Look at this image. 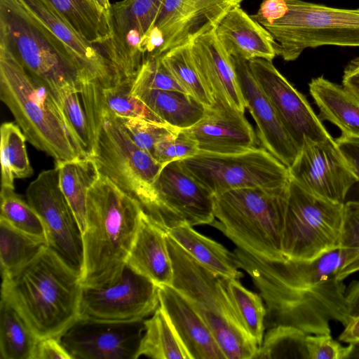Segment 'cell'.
Here are the masks:
<instances>
[{
	"mask_svg": "<svg viewBox=\"0 0 359 359\" xmlns=\"http://www.w3.org/2000/svg\"><path fill=\"white\" fill-rule=\"evenodd\" d=\"M140 203L100 175L87 196L83 234L84 287H100L121 274L143 212Z\"/></svg>",
	"mask_w": 359,
	"mask_h": 359,
	"instance_id": "obj_1",
	"label": "cell"
},
{
	"mask_svg": "<svg viewBox=\"0 0 359 359\" xmlns=\"http://www.w3.org/2000/svg\"><path fill=\"white\" fill-rule=\"evenodd\" d=\"M81 276L46 247L11 276L2 278L1 297L40 338H59L79 318Z\"/></svg>",
	"mask_w": 359,
	"mask_h": 359,
	"instance_id": "obj_2",
	"label": "cell"
},
{
	"mask_svg": "<svg viewBox=\"0 0 359 359\" xmlns=\"http://www.w3.org/2000/svg\"><path fill=\"white\" fill-rule=\"evenodd\" d=\"M0 99L35 148L53 157L55 163L81 158L52 91L2 46Z\"/></svg>",
	"mask_w": 359,
	"mask_h": 359,
	"instance_id": "obj_3",
	"label": "cell"
},
{
	"mask_svg": "<svg viewBox=\"0 0 359 359\" xmlns=\"http://www.w3.org/2000/svg\"><path fill=\"white\" fill-rule=\"evenodd\" d=\"M0 46L54 96L93 81L65 45L16 0H0Z\"/></svg>",
	"mask_w": 359,
	"mask_h": 359,
	"instance_id": "obj_4",
	"label": "cell"
},
{
	"mask_svg": "<svg viewBox=\"0 0 359 359\" xmlns=\"http://www.w3.org/2000/svg\"><path fill=\"white\" fill-rule=\"evenodd\" d=\"M288 194L289 183L273 189L242 188L215 195L217 221L213 224L241 250L270 260H287L282 242Z\"/></svg>",
	"mask_w": 359,
	"mask_h": 359,
	"instance_id": "obj_5",
	"label": "cell"
},
{
	"mask_svg": "<svg viewBox=\"0 0 359 359\" xmlns=\"http://www.w3.org/2000/svg\"><path fill=\"white\" fill-rule=\"evenodd\" d=\"M86 116L93 141L91 158L100 174L144 208L153 200L154 184L163 165L135 144L116 116Z\"/></svg>",
	"mask_w": 359,
	"mask_h": 359,
	"instance_id": "obj_6",
	"label": "cell"
},
{
	"mask_svg": "<svg viewBox=\"0 0 359 359\" xmlns=\"http://www.w3.org/2000/svg\"><path fill=\"white\" fill-rule=\"evenodd\" d=\"M286 1L283 15L264 26L278 43V55L284 60H295L306 48L327 45L359 46V8Z\"/></svg>",
	"mask_w": 359,
	"mask_h": 359,
	"instance_id": "obj_7",
	"label": "cell"
},
{
	"mask_svg": "<svg viewBox=\"0 0 359 359\" xmlns=\"http://www.w3.org/2000/svg\"><path fill=\"white\" fill-rule=\"evenodd\" d=\"M344 205L314 195L290 179L282 242L285 259L311 261L339 248Z\"/></svg>",
	"mask_w": 359,
	"mask_h": 359,
	"instance_id": "obj_8",
	"label": "cell"
},
{
	"mask_svg": "<svg viewBox=\"0 0 359 359\" xmlns=\"http://www.w3.org/2000/svg\"><path fill=\"white\" fill-rule=\"evenodd\" d=\"M179 161L213 196L242 188H278L290 180L288 168L264 148L229 154L198 152Z\"/></svg>",
	"mask_w": 359,
	"mask_h": 359,
	"instance_id": "obj_9",
	"label": "cell"
},
{
	"mask_svg": "<svg viewBox=\"0 0 359 359\" xmlns=\"http://www.w3.org/2000/svg\"><path fill=\"white\" fill-rule=\"evenodd\" d=\"M26 198L43 222L47 247L81 276L82 231L60 189L58 169L55 167L39 173L27 187Z\"/></svg>",
	"mask_w": 359,
	"mask_h": 359,
	"instance_id": "obj_10",
	"label": "cell"
},
{
	"mask_svg": "<svg viewBox=\"0 0 359 359\" xmlns=\"http://www.w3.org/2000/svg\"><path fill=\"white\" fill-rule=\"evenodd\" d=\"M144 211L165 231L188 224H212L214 196L181 165H164L154 184V198Z\"/></svg>",
	"mask_w": 359,
	"mask_h": 359,
	"instance_id": "obj_11",
	"label": "cell"
},
{
	"mask_svg": "<svg viewBox=\"0 0 359 359\" xmlns=\"http://www.w3.org/2000/svg\"><path fill=\"white\" fill-rule=\"evenodd\" d=\"M158 287L126 263L115 281L83 286L79 318L109 323L144 320L159 306Z\"/></svg>",
	"mask_w": 359,
	"mask_h": 359,
	"instance_id": "obj_12",
	"label": "cell"
},
{
	"mask_svg": "<svg viewBox=\"0 0 359 359\" xmlns=\"http://www.w3.org/2000/svg\"><path fill=\"white\" fill-rule=\"evenodd\" d=\"M290 179L305 190L331 201L344 203L358 178L332 137L323 141L305 137L288 168Z\"/></svg>",
	"mask_w": 359,
	"mask_h": 359,
	"instance_id": "obj_13",
	"label": "cell"
},
{
	"mask_svg": "<svg viewBox=\"0 0 359 359\" xmlns=\"http://www.w3.org/2000/svg\"><path fill=\"white\" fill-rule=\"evenodd\" d=\"M144 321L109 323L79 318L59 339L72 359H136Z\"/></svg>",
	"mask_w": 359,
	"mask_h": 359,
	"instance_id": "obj_14",
	"label": "cell"
},
{
	"mask_svg": "<svg viewBox=\"0 0 359 359\" xmlns=\"http://www.w3.org/2000/svg\"><path fill=\"white\" fill-rule=\"evenodd\" d=\"M258 85L275 109L282 123L301 148L305 137L323 141L332 137L306 97L278 72L272 61H249Z\"/></svg>",
	"mask_w": 359,
	"mask_h": 359,
	"instance_id": "obj_15",
	"label": "cell"
},
{
	"mask_svg": "<svg viewBox=\"0 0 359 359\" xmlns=\"http://www.w3.org/2000/svg\"><path fill=\"white\" fill-rule=\"evenodd\" d=\"M166 239L173 269L171 286L190 302L201 317L223 316L244 327L228 295L226 277L202 265L167 233Z\"/></svg>",
	"mask_w": 359,
	"mask_h": 359,
	"instance_id": "obj_16",
	"label": "cell"
},
{
	"mask_svg": "<svg viewBox=\"0 0 359 359\" xmlns=\"http://www.w3.org/2000/svg\"><path fill=\"white\" fill-rule=\"evenodd\" d=\"M235 5L233 0H163L153 25L165 39L158 56L213 30Z\"/></svg>",
	"mask_w": 359,
	"mask_h": 359,
	"instance_id": "obj_17",
	"label": "cell"
},
{
	"mask_svg": "<svg viewBox=\"0 0 359 359\" xmlns=\"http://www.w3.org/2000/svg\"><path fill=\"white\" fill-rule=\"evenodd\" d=\"M245 100V108L257 126V135L264 148L289 168L300 147L282 123L249 66V61L230 56Z\"/></svg>",
	"mask_w": 359,
	"mask_h": 359,
	"instance_id": "obj_18",
	"label": "cell"
},
{
	"mask_svg": "<svg viewBox=\"0 0 359 359\" xmlns=\"http://www.w3.org/2000/svg\"><path fill=\"white\" fill-rule=\"evenodd\" d=\"M184 130L199 152L229 154L257 147L255 133L244 114L217 102L207 108L198 122Z\"/></svg>",
	"mask_w": 359,
	"mask_h": 359,
	"instance_id": "obj_19",
	"label": "cell"
},
{
	"mask_svg": "<svg viewBox=\"0 0 359 359\" xmlns=\"http://www.w3.org/2000/svg\"><path fill=\"white\" fill-rule=\"evenodd\" d=\"M190 50L198 74L215 102L244 114L245 103L231 57L214 29L196 38L190 43Z\"/></svg>",
	"mask_w": 359,
	"mask_h": 359,
	"instance_id": "obj_20",
	"label": "cell"
},
{
	"mask_svg": "<svg viewBox=\"0 0 359 359\" xmlns=\"http://www.w3.org/2000/svg\"><path fill=\"white\" fill-rule=\"evenodd\" d=\"M67 47L93 81L114 83L109 63L97 46L88 41L47 0H16Z\"/></svg>",
	"mask_w": 359,
	"mask_h": 359,
	"instance_id": "obj_21",
	"label": "cell"
},
{
	"mask_svg": "<svg viewBox=\"0 0 359 359\" xmlns=\"http://www.w3.org/2000/svg\"><path fill=\"white\" fill-rule=\"evenodd\" d=\"M218 41L230 56L250 61H272L278 45L271 34L239 5L231 8L214 29Z\"/></svg>",
	"mask_w": 359,
	"mask_h": 359,
	"instance_id": "obj_22",
	"label": "cell"
},
{
	"mask_svg": "<svg viewBox=\"0 0 359 359\" xmlns=\"http://www.w3.org/2000/svg\"><path fill=\"white\" fill-rule=\"evenodd\" d=\"M158 287L159 305L170 318L191 359H225L206 323L190 302L171 285Z\"/></svg>",
	"mask_w": 359,
	"mask_h": 359,
	"instance_id": "obj_23",
	"label": "cell"
},
{
	"mask_svg": "<svg viewBox=\"0 0 359 359\" xmlns=\"http://www.w3.org/2000/svg\"><path fill=\"white\" fill-rule=\"evenodd\" d=\"M127 264L158 286L172 285L173 269L166 232L144 210Z\"/></svg>",
	"mask_w": 359,
	"mask_h": 359,
	"instance_id": "obj_24",
	"label": "cell"
},
{
	"mask_svg": "<svg viewBox=\"0 0 359 359\" xmlns=\"http://www.w3.org/2000/svg\"><path fill=\"white\" fill-rule=\"evenodd\" d=\"M132 85L130 81L103 83L91 81L84 83L79 93L86 116L110 114L165 123L132 94Z\"/></svg>",
	"mask_w": 359,
	"mask_h": 359,
	"instance_id": "obj_25",
	"label": "cell"
},
{
	"mask_svg": "<svg viewBox=\"0 0 359 359\" xmlns=\"http://www.w3.org/2000/svg\"><path fill=\"white\" fill-rule=\"evenodd\" d=\"M309 87L320 110L319 118L337 126L341 134L359 137V102L342 86L323 76L313 79Z\"/></svg>",
	"mask_w": 359,
	"mask_h": 359,
	"instance_id": "obj_26",
	"label": "cell"
},
{
	"mask_svg": "<svg viewBox=\"0 0 359 359\" xmlns=\"http://www.w3.org/2000/svg\"><path fill=\"white\" fill-rule=\"evenodd\" d=\"M131 93L164 123L179 130L195 125L204 116L208 108L182 91L131 88Z\"/></svg>",
	"mask_w": 359,
	"mask_h": 359,
	"instance_id": "obj_27",
	"label": "cell"
},
{
	"mask_svg": "<svg viewBox=\"0 0 359 359\" xmlns=\"http://www.w3.org/2000/svg\"><path fill=\"white\" fill-rule=\"evenodd\" d=\"M165 232L196 261L213 272L238 280L243 277L234 253L198 233L193 226L182 224Z\"/></svg>",
	"mask_w": 359,
	"mask_h": 359,
	"instance_id": "obj_28",
	"label": "cell"
},
{
	"mask_svg": "<svg viewBox=\"0 0 359 359\" xmlns=\"http://www.w3.org/2000/svg\"><path fill=\"white\" fill-rule=\"evenodd\" d=\"M60 189L72 209L82 233L86 224L88 193L100 174L91 157L55 163Z\"/></svg>",
	"mask_w": 359,
	"mask_h": 359,
	"instance_id": "obj_29",
	"label": "cell"
},
{
	"mask_svg": "<svg viewBox=\"0 0 359 359\" xmlns=\"http://www.w3.org/2000/svg\"><path fill=\"white\" fill-rule=\"evenodd\" d=\"M144 332L139 357L154 359H191L168 315L159 305L153 316L144 320Z\"/></svg>",
	"mask_w": 359,
	"mask_h": 359,
	"instance_id": "obj_30",
	"label": "cell"
},
{
	"mask_svg": "<svg viewBox=\"0 0 359 359\" xmlns=\"http://www.w3.org/2000/svg\"><path fill=\"white\" fill-rule=\"evenodd\" d=\"M39 339L18 311L1 297L0 358L33 359Z\"/></svg>",
	"mask_w": 359,
	"mask_h": 359,
	"instance_id": "obj_31",
	"label": "cell"
},
{
	"mask_svg": "<svg viewBox=\"0 0 359 359\" xmlns=\"http://www.w3.org/2000/svg\"><path fill=\"white\" fill-rule=\"evenodd\" d=\"M88 41L104 46L111 36L110 15L92 0H47Z\"/></svg>",
	"mask_w": 359,
	"mask_h": 359,
	"instance_id": "obj_32",
	"label": "cell"
},
{
	"mask_svg": "<svg viewBox=\"0 0 359 359\" xmlns=\"http://www.w3.org/2000/svg\"><path fill=\"white\" fill-rule=\"evenodd\" d=\"M46 247L45 240L16 229L0 218V261L2 278L12 276L32 261Z\"/></svg>",
	"mask_w": 359,
	"mask_h": 359,
	"instance_id": "obj_33",
	"label": "cell"
},
{
	"mask_svg": "<svg viewBox=\"0 0 359 359\" xmlns=\"http://www.w3.org/2000/svg\"><path fill=\"white\" fill-rule=\"evenodd\" d=\"M1 188L14 189L15 178H27L33 174L26 150L27 140L20 126L5 122L0 128Z\"/></svg>",
	"mask_w": 359,
	"mask_h": 359,
	"instance_id": "obj_34",
	"label": "cell"
},
{
	"mask_svg": "<svg viewBox=\"0 0 359 359\" xmlns=\"http://www.w3.org/2000/svg\"><path fill=\"white\" fill-rule=\"evenodd\" d=\"M163 0H123L111 4V37L136 34L144 36L153 27Z\"/></svg>",
	"mask_w": 359,
	"mask_h": 359,
	"instance_id": "obj_35",
	"label": "cell"
},
{
	"mask_svg": "<svg viewBox=\"0 0 359 359\" xmlns=\"http://www.w3.org/2000/svg\"><path fill=\"white\" fill-rule=\"evenodd\" d=\"M225 286L245 329L259 347L264 338L266 316L262 297L246 289L238 279L226 277Z\"/></svg>",
	"mask_w": 359,
	"mask_h": 359,
	"instance_id": "obj_36",
	"label": "cell"
},
{
	"mask_svg": "<svg viewBox=\"0 0 359 359\" xmlns=\"http://www.w3.org/2000/svg\"><path fill=\"white\" fill-rule=\"evenodd\" d=\"M76 90H66L55 96L68 134L81 157H91L93 141L88 121L80 96Z\"/></svg>",
	"mask_w": 359,
	"mask_h": 359,
	"instance_id": "obj_37",
	"label": "cell"
},
{
	"mask_svg": "<svg viewBox=\"0 0 359 359\" xmlns=\"http://www.w3.org/2000/svg\"><path fill=\"white\" fill-rule=\"evenodd\" d=\"M161 60L185 93L207 107L215 100L203 83L196 69L190 43L170 50L161 55Z\"/></svg>",
	"mask_w": 359,
	"mask_h": 359,
	"instance_id": "obj_38",
	"label": "cell"
},
{
	"mask_svg": "<svg viewBox=\"0 0 359 359\" xmlns=\"http://www.w3.org/2000/svg\"><path fill=\"white\" fill-rule=\"evenodd\" d=\"M307 333L295 327L279 325L270 327L253 359H309Z\"/></svg>",
	"mask_w": 359,
	"mask_h": 359,
	"instance_id": "obj_39",
	"label": "cell"
},
{
	"mask_svg": "<svg viewBox=\"0 0 359 359\" xmlns=\"http://www.w3.org/2000/svg\"><path fill=\"white\" fill-rule=\"evenodd\" d=\"M0 218L20 231L46 241L41 218L28 203L14 192V189L1 188Z\"/></svg>",
	"mask_w": 359,
	"mask_h": 359,
	"instance_id": "obj_40",
	"label": "cell"
},
{
	"mask_svg": "<svg viewBox=\"0 0 359 359\" xmlns=\"http://www.w3.org/2000/svg\"><path fill=\"white\" fill-rule=\"evenodd\" d=\"M117 118L135 144L151 155L154 145L158 141L177 133L179 130V129L166 123L154 122L142 118Z\"/></svg>",
	"mask_w": 359,
	"mask_h": 359,
	"instance_id": "obj_41",
	"label": "cell"
},
{
	"mask_svg": "<svg viewBox=\"0 0 359 359\" xmlns=\"http://www.w3.org/2000/svg\"><path fill=\"white\" fill-rule=\"evenodd\" d=\"M132 88L184 92L163 63L161 56L154 55L144 57Z\"/></svg>",
	"mask_w": 359,
	"mask_h": 359,
	"instance_id": "obj_42",
	"label": "cell"
},
{
	"mask_svg": "<svg viewBox=\"0 0 359 359\" xmlns=\"http://www.w3.org/2000/svg\"><path fill=\"white\" fill-rule=\"evenodd\" d=\"M199 152L195 141L184 130L158 141L154 147L152 156L163 166L191 157Z\"/></svg>",
	"mask_w": 359,
	"mask_h": 359,
	"instance_id": "obj_43",
	"label": "cell"
},
{
	"mask_svg": "<svg viewBox=\"0 0 359 359\" xmlns=\"http://www.w3.org/2000/svg\"><path fill=\"white\" fill-rule=\"evenodd\" d=\"M309 359H346L351 357L355 346H342L330 334H310L306 338Z\"/></svg>",
	"mask_w": 359,
	"mask_h": 359,
	"instance_id": "obj_44",
	"label": "cell"
},
{
	"mask_svg": "<svg viewBox=\"0 0 359 359\" xmlns=\"http://www.w3.org/2000/svg\"><path fill=\"white\" fill-rule=\"evenodd\" d=\"M339 247H359V201L344 203Z\"/></svg>",
	"mask_w": 359,
	"mask_h": 359,
	"instance_id": "obj_45",
	"label": "cell"
},
{
	"mask_svg": "<svg viewBox=\"0 0 359 359\" xmlns=\"http://www.w3.org/2000/svg\"><path fill=\"white\" fill-rule=\"evenodd\" d=\"M335 142L348 160L358 178L357 182L352 187H355V189L353 188L354 189V197L350 201H359V137L341 134L335 140Z\"/></svg>",
	"mask_w": 359,
	"mask_h": 359,
	"instance_id": "obj_46",
	"label": "cell"
},
{
	"mask_svg": "<svg viewBox=\"0 0 359 359\" xmlns=\"http://www.w3.org/2000/svg\"><path fill=\"white\" fill-rule=\"evenodd\" d=\"M72 359L57 337H46L39 339L33 359Z\"/></svg>",
	"mask_w": 359,
	"mask_h": 359,
	"instance_id": "obj_47",
	"label": "cell"
},
{
	"mask_svg": "<svg viewBox=\"0 0 359 359\" xmlns=\"http://www.w3.org/2000/svg\"><path fill=\"white\" fill-rule=\"evenodd\" d=\"M286 8V0H263L257 13L251 17L264 27L281 18Z\"/></svg>",
	"mask_w": 359,
	"mask_h": 359,
	"instance_id": "obj_48",
	"label": "cell"
},
{
	"mask_svg": "<svg viewBox=\"0 0 359 359\" xmlns=\"http://www.w3.org/2000/svg\"><path fill=\"white\" fill-rule=\"evenodd\" d=\"M342 86L359 102V57L351 60L346 67Z\"/></svg>",
	"mask_w": 359,
	"mask_h": 359,
	"instance_id": "obj_49",
	"label": "cell"
},
{
	"mask_svg": "<svg viewBox=\"0 0 359 359\" xmlns=\"http://www.w3.org/2000/svg\"><path fill=\"white\" fill-rule=\"evenodd\" d=\"M347 312L350 318L359 316V280L353 281L346 289Z\"/></svg>",
	"mask_w": 359,
	"mask_h": 359,
	"instance_id": "obj_50",
	"label": "cell"
},
{
	"mask_svg": "<svg viewBox=\"0 0 359 359\" xmlns=\"http://www.w3.org/2000/svg\"><path fill=\"white\" fill-rule=\"evenodd\" d=\"M341 341L359 346V316L351 318L339 337Z\"/></svg>",
	"mask_w": 359,
	"mask_h": 359,
	"instance_id": "obj_51",
	"label": "cell"
},
{
	"mask_svg": "<svg viewBox=\"0 0 359 359\" xmlns=\"http://www.w3.org/2000/svg\"><path fill=\"white\" fill-rule=\"evenodd\" d=\"M97 8L102 13L110 15L111 4L109 0H92Z\"/></svg>",
	"mask_w": 359,
	"mask_h": 359,
	"instance_id": "obj_52",
	"label": "cell"
},
{
	"mask_svg": "<svg viewBox=\"0 0 359 359\" xmlns=\"http://www.w3.org/2000/svg\"><path fill=\"white\" fill-rule=\"evenodd\" d=\"M236 5H240V3L243 0H233Z\"/></svg>",
	"mask_w": 359,
	"mask_h": 359,
	"instance_id": "obj_53",
	"label": "cell"
}]
</instances>
